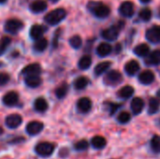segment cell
Segmentation results:
<instances>
[{
  "mask_svg": "<svg viewBox=\"0 0 160 159\" xmlns=\"http://www.w3.org/2000/svg\"><path fill=\"white\" fill-rule=\"evenodd\" d=\"M87 7L97 18H99V19L107 18L111 12L110 7L102 2L91 1L88 3Z\"/></svg>",
  "mask_w": 160,
  "mask_h": 159,
  "instance_id": "1",
  "label": "cell"
},
{
  "mask_svg": "<svg viewBox=\"0 0 160 159\" xmlns=\"http://www.w3.org/2000/svg\"><path fill=\"white\" fill-rule=\"evenodd\" d=\"M66 16H67V11L64 8L59 7L47 13L44 17V20L47 23L51 25H55L61 22L66 18Z\"/></svg>",
  "mask_w": 160,
  "mask_h": 159,
  "instance_id": "2",
  "label": "cell"
},
{
  "mask_svg": "<svg viewBox=\"0 0 160 159\" xmlns=\"http://www.w3.org/2000/svg\"><path fill=\"white\" fill-rule=\"evenodd\" d=\"M125 22L123 21H120L116 25H112L107 29H104L101 33V36L104 39L108 40V41H113L115 40L118 36H119V32L120 30L124 27Z\"/></svg>",
  "mask_w": 160,
  "mask_h": 159,
  "instance_id": "3",
  "label": "cell"
},
{
  "mask_svg": "<svg viewBox=\"0 0 160 159\" xmlns=\"http://www.w3.org/2000/svg\"><path fill=\"white\" fill-rule=\"evenodd\" d=\"M54 150H55V145L53 143L48 142H39L35 147L36 154L41 157H44V158L51 157L53 154Z\"/></svg>",
  "mask_w": 160,
  "mask_h": 159,
  "instance_id": "4",
  "label": "cell"
},
{
  "mask_svg": "<svg viewBox=\"0 0 160 159\" xmlns=\"http://www.w3.org/2000/svg\"><path fill=\"white\" fill-rule=\"evenodd\" d=\"M104 83L109 86H115L123 82V75L118 70H109L104 76Z\"/></svg>",
  "mask_w": 160,
  "mask_h": 159,
  "instance_id": "5",
  "label": "cell"
},
{
  "mask_svg": "<svg viewBox=\"0 0 160 159\" xmlns=\"http://www.w3.org/2000/svg\"><path fill=\"white\" fill-rule=\"evenodd\" d=\"M23 27V23L18 19H9L6 22L4 25V29L7 33L9 34H17Z\"/></svg>",
  "mask_w": 160,
  "mask_h": 159,
  "instance_id": "6",
  "label": "cell"
},
{
  "mask_svg": "<svg viewBox=\"0 0 160 159\" xmlns=\"http://www.w3.org/2000/svg\"><path fill=\"white\" fill-rule=\"evenodd\" d=\"M22 118L18 113L9 114L5 119V124H6L7 127L9 129H15V128L19 127L22 125Z\"/></svg>",
  "mask_w": 160,
  "mask_h": 159,
  "instance_id": "7",
  "label": "cell"
},
{
  "mask_svg": "<svg viewBox=\"0 0 160 159\" xmlns=\"http://www.w3.org/2000/svg\"><path fill=\"white\" fill-rule=\"evenodd\" d=\"M44 128V124L39 121H32L27 124L25 131L29 136H36L39 134Z\"/></svg>",
  "mask_w": 160,
  "mask_h": 159,
  "instance_id": "8",
  "label": "cell"
},
{
  "mask_svg": "<svg viewBox=\"0 0 160 159\" xmlns=\"http://www.w3.org/2000/svg\"><path fill=\"white\" fill-rule=\"evenodd\" d=\"M40 73H41V66L38 63L29 64L26 67H24L23 69L22 70V75H23L24 77L39 76Z\"/></svg>",
  "mask_w": 160,
  "mask_h": 159,
  "instance_id": "9",
  "label": "cell"
},
{
  "mask_svg": "<svg viewBox=\"0 0 160 159\" xmlns=\"http://www.w3.org/2000/svg\"><path fill=\"white\" fill-rule=\"evenodd\" d=\"M155 73L150 70V69H145L143 71H142L140 74H139V77H138V80L139 82L143 84V85H149L151 83H153V82L155 81Z\"/></svg>",
  "mask_w": 160,
  "mask_h": 159,
  "instance_id": "10",
  "label": "cell"
},
{
  "mask_svg": "<svg viewBox=\"0 0 160 159\" xmlns=\"http://www.w3.org/2000/svg\"><path fill=\"white\" fill-rule=\"evenodd\" d=\"M92 100L89 97H81L77 101V109L81 113H87L92 110Z\"/></svg>",
  "mask_w": 160,
  "mask_h": 159,
  "instance_id": "11",
  "label": "cell"
},
{
  "mask_svg": "<svg viewBox=\"0 0 160 159\" xmlns=\"http://www.w3.org/2000/svg\"><path fill=\"white\" fill-rule=\"evenodd\" d=\"M2 101H3L4 105H6V106L13 107L19 102V95L15 91H9L4 95Z\"/></svg>",
  "mask_w": 160,
  "mask_h": 159,
  "instance_id": "12",
  "label": "cell"
},
{
  "mask_svg": "<svg viewBox=\"0 0 160 159\" xmlns=\"http://www.w3.org/2000/svg\"><path fill=\"white\" fill-rule=\"evenodd\" d=\"M146 38L152 43H160V25H155L146 31Z\"/></svg>",
  "mask_w": 160,
  "mask_h": 159,
  "instance_id": "13",
  "label": "cell"
},
{
  "mask_svg": "<svg viewBox=\"0 0 160 159\" xmlns=\"http://www.w3.org/2000/svg\"><path fill=\"white\" fill-rule=\"evenodd\" d=\"M119 13L126 18H129L134 14V4L130 1L123 2L119 7Z\"/></svg>",
  "mask_w": 160,
  "mask_h": 159,
  "instance_id": "14",
  "label": "cell"
},
{
  "mask_svg": "<svg viewBox=\"0 0 160 159\" xmlns=\"http://www.w3.org/2000/svg\"><path fill=\"white\" fill-rule=\"evenodd\" d=\"M130 108L132 111V113L135 115L140 114L143 109H144V101L142 97H134L131 100V104H130Z\"/></svg>",
  "mask_w": 160,
  "mask_h": 159,
  "instance_id": "15",
  "label": "cell"
},
{
  "mask_svg": "<svg viewBox=\"0 0 160 159\" xmlns=\"http://www.w3.org/2000/svg\"><path fill=\"white\" fill-rule=\"evenodd\" d=\"M140 70V64L136 60H129L125 65V71L128 76H135Z\"/></svg>",
  "mask_w": 160,
  "mask_h": 159,
  "instance_id": "16",
  "label": "cell"
},
{
  "mask_svg": "<svg viewBox=\"0 0 160 159\" xmlns=\"http://www.w3.org/2000/svg\"><path fill=\"white\" fill-rule=\"evenodd\" d=\"M145 64L147 66H158L160 65V50H155L145 57Z\"/></svg>",
  "mask_w": 160,
  "mask_h": 159,
  "instance_id": "17",
  "label": "cell"
},
{
  "mask_svg": "<svg viewBox=\"0 0 160 159\" xmlns=\"http://www.w3.org/2000/svg\"><path fill=\"white\" fill-rule=\"evenodd\" d=\"M49 108V104L47 102V100L40 97H38L35 101H34V109L36 112H40V113H43L45 112Z\"/></svg>",
  "mask_w": 160,
  "mask_h": 159,
  "instance_id": "18",
  "label": "cell"
},
{
  "mask_svg": "<svg viewBox=\"0 0 160 159\" xmlns=\"http://www.w3.org/2000/svg\"><path fill=\"white\" fill-rule=\"evenodd\" d=\"M44 31H45L44 26H42L40 24H34L30 28L29 35H30L31 38H33L35 40H38V39L42 37V35H43Z\"/></svg>",
  "mask_w": 160,
  "mask_h": 159,
  "instance_id": "19",
  "label": "cell"
},
{
  "mask_svg": "<svg viewBox=\"0 0 160 159\" xmlns=\"http://www.w3.org/2000/svg\"><path fill=\"white\" fill-rule=\"evenodd\" d=\"M112 66V63L110 61H104V62H101L99 64H98L96 67H95V69H94V73L96 76H101L102 74H106L107 71H109V68L111 67Z\"/></svg>",
  "mask_w": 160,
  "mask_h": 159,
  "instance_id": "20",
  "label": "cell"
},
{
  "mask_svg": "<svg viewBox=\"0 0 160 159\" xmlns=\"http://www.w3.org/2000/svg\"><path fill=\"white\" fill-rule=\"evenodd\" d=\"M112 47L108 42H102L97 48V53L100 57L108 56L112 52Z\"/></svg>",
  "mask_w": 160,
  "mask_h": 159,
  "instance_id": "21",
  "label": "cell"
},
{
  "mask_svg": "<svg viewBox=\"0 0 160 159\" xmlns=\"http://www.w3.org/2000/svg\"><path fill=\"white\" fill-rule=\"evenodd\" d=\"M47 8V2L45 0H36L30 5V9L34 13H40Z\"/></svg>",
  "mask_w": 160,
  "mask_h": 159,
  "instance_id": "22",
  "label": "cell"
},
{
  "mask_svg": "<svg viewBox=\"0 0 160 159\" xmlns=\"http://www.w3.org/2000/svg\"><path fill=\"white\" fill-rule=\"evenodd\" d=\"M134 53L139 57H147L150 53V47L146 43H141L134 48Z\"/></svg>",
  "mask_w": 160,
  "mask_h": 159,
  "instance_id": "23",
  "label": "cell"
},
{
  "mask_svg": "<svg viewBox=\"0 0 160 159\" xmlns=\"http://www.w3.org/2000/svg\"><path fill=\"white\" fill-rule=\"evenodd\" d=\"M134 94V88L130 85L123 86L117 93V96L122 99H128Z\"/></svg>",
  "mask_w": 160,
  "mask_h": 159,
  "instance_id": "24",
  "label": "cell"
},
{
  "mask_svg": "<svg viewBox=\"0 0 160 159\" xmlns=\"http://www.w3.org/2000/svg\"><path fill=\"white\" fill-rule=\"evenodd\" d=\"M107 144V141L104 137L102 136H95L92 138L91 140V145L93 148L97 149V150H100L103 149Z\"/></svg>",
  "mask_w": 160,
  "mask_h": 159,
  "instance_id": "25",
  "label": "cell"
},
{
  "mask_svg": "<svg viewBox=\"0 0 160 159\" xmlns=\"http://www.w3.org/2000/svg\"><path fill=\"white\" fill-rule=\"evenodd\" d=\"M41 78L39 76H27L24 77L25 85L30 88H37L41 84Z\"/></svg>",
  "mask_w": 160,
  "mask_h": 159,
  "instance_id": "26",
  "label": "cell"
},
{
  "mask_svg": "<svg viewBox=\"0 0 160 159\" xmlns=\"http://www.w3.org/2000/svg\"><path fill=\"white\" fill-rule=\"evenodd\" d=\"M160 109V99L158 97H151L148 103V113L156 114Z\"/></svg>",
  "mask_w": 160,
  "mask_h": 159,
  "instance_id": "27",
  "label": "cell"
},
{
  "mask_svg": "<svg viewBox=\"0 0 160 159\" xmlns=\"http://www.w3.org/2000/svg\"><path fill=\"white\" fill-rule=\"evenodd\" d=\"M89 84V80L84 77V76H81V77H78L74 82H73V86L76 90L78 91H81V90H83L85 89Z\"/></svg>",
  "mask_w": 160,
  "mask_h": 159,
  "instance_id": "28",
  "label": "cell"
},
{
  "mask_svg": "<svg viewBox=\"0 0 160 159\" xmlns=\"http://www.w3.org/2000/svg\"><path fill=\"white\" fill-rule=\"evenodd\" d=\"M92 65V58L90 55H83L78 62V67L82 70L88 69Z\"/></svg>",
  "mask_w": 160,
  "mask_h": 159,
  "instance_id": "29",
  "label": "cell"
},
{
  "mask_svg": "<svg viewBox=\"0 0 160 159\" xmlns=\"http://www.w3.org/2000/svg\"><path fill=\"white\" fill-rule=\"evenodd\" d=\"M48 47V40L45 37H41L38 40H36L34 44V50L38 52H44Z\"/></svg>",
  "mask_w": 160,
  "mask_h": 159,
  "instance_id": "30",
  "label": "cell"
},
{
  "mask_svg": "<svg viewBox=\"0 0 160 159\" xmlns=\"http://www.w3.org/2000/svg\"><path fill=\"white\" fill-rule=\"evenodd\" d=\"M150 146L154 153L160 154V136L155 135L152 137L151 142H150Z\"/></svg>",
  "mask_w": 160,
  "mask_h": 159,
  "instance_id": "31",
  "label": "cell"
},
{
  "mask_svg": "<svg viewBox=\"0 0 160 159\" xmlns=\"http://www.w3.org/2000/svg\"><path fill=\"white\" fill-rule=\"evenodd\" d=\"M68 91V84H67V83H63V84H61L59 87L56 88V90H55V96H56L57 98L62 99V98H64V97L67 96Z\"/></svg>",
  "mask_w": 160,
  "mask_h": 159,
  "instance_id": "32",
  "label": "cell"
},
{
  "mask_svg": "<svg viewBox=\"0 0 160 159\" xmlns=\"http://www.w3.org/2000/svg\"><path fill=\"white\" fill-rule=\"evenodd\" d=\"M130 120H131V114L128 112H122L117 115V121L119 124L125 125L129 123Z\"/></svg>",
  "mask_w": 160,
  "mask_h": 159,
  "instance_id": "33",
  "label": "cell"
},
{
  "mask_svg": "<svg viewBox=\"0 0 160 159\" xmlns=\"http://www.w3.org/2000/svg\"><path fill=\"white\" fill-rule=\"evenodd\" d=\"M69 44L73 49H79V48L82 47V37L80 36L75 35V36H73V37H71L69 38Z\"/></svg>",
  "mask_w": 160,
  "mask_h": 159,
  "instance_id": "34",
  "label": "cell"
},
{
  "mask_svg": "<svg viewBox=\"0 0 160 159\" xmlns=\"http://www.w3.org/2000/svg\"><path fill=\"white\" fill-rule=\"evenodd\" d=\"M88 147H89V142L86 140H81L74 144V149L79 152L85 151L88 149Z\"/></svg>",
  "mask_w": 160,
  "mask_h": 159,
  "instance_id": "35",
  "label": "cell"
},
{
  "mask_svg": "<svg viewBox=\"0 0 160 159\" xmlns=\"http://www.w3.org/2000/svg\"><path fill=\"white\" fill-rule=\"evenodd\" d=\"M139 17H140L142 21L148 22V21H150V19H151V17H152V10H151L150 8H148V7H144V8H142V9L140 11Z\"/></svg>",
  "mask_w": 160,
  "mask_h": 159,
  "instance_id": "36",
  "label": "cell"
},
{
  "mask_svg": "<svg viewBox=\"0 0 160 159\" xmlns=\"http://www.w3.org/2000/svg\"><path fill=\"white\" fill-rule=\"evenodd\" d=\"M10 42H11V39L8 37H3L1 38V40H0V55H2L6 52V50L9 46Z\"/></svg>",
  "mask_w": 160,
  "mask_h": 159,
  "instance_id": "37",
  "label": "cell"
},
{
  "mask_svg": "<svg viewBox=\"0 0 160 159\" xmlns=\"http://www.w3.org/2000/svg\"><path fill=\"white\" fill-rule=\"evenodd\" d=\"M105 105H106L107 110L109 111V113L111 115H113L114 113H116V112L121 108V104L113 103V102H106Z\"/></svg>",
  "mask_w": 160,
  "mask_h": 159,
  "instance_id": "38",
  "label": "cell"
},
{
  "mask_svg": "<svg viewBox=\"0 0 160 159\" xmlns=\"http://www.w3.org/2000/svg\"><path fill=\"white\" fill-rule=\"evenodd\" d=\"M9 75L5 72H0V85H5L9 82Z\"/></svg>",
  "mask_w": 160,
  "mask_h": 159,
  "instance_id": "39",
  "label": "cell"
},
{
  "mask_svg": "<svg viewBox=\"0 0 160 159\" xmlns=\"http://www.w3.org/2000/svg\"><path fill=\"white\" fill-rule=\"evenodd\" d=\"M59 36H60V29H58L56 31L55 35H54V38H53V47L54 48H56L57 45H58V37H59Z\"/></svg>",
  "mask_w": 160,
  "mask_h": 159,
  "instance_id": "40",
  "label": "cell"
},
{
  "mask_svg": "<svg viewBox=\"0 0 160 159\" xmlns=\"http://www.w3.org/2000/svg\"><path fill=\"white\" fill-rule=\"evenodd\" d=\"M121 49H122L121 45H120V44H117V45H116V52L118 53V52H119L121 51Z\"/></svg>",
  "mask_w": 160,
  "mask_h": 159,
  "instance_id": "41",
  "label": "cell"
},
{
  "mask_svg": "<svg viewBox=\"0 0 160 159\" xmlns=\"http://www.w3.org/2000/svg\"><path fill=\"white\" fill-rule=\"evenodd\" d=\"M151 0H141V2H142V3H144V4H146V3H149Z\"/></svg>",
  "mask_w": 160,
  "mask_h": 159,
  "instance_id": "42",
  "label": "cell"
},
{
  "mask_svg": "<svg viewBox=\"0 0 160 159\" xmlns=\"http://www.w3.org/2000/svg\"><path fill=\"white\" fill-rule=\"evenodd\" d=\"M157 96H158V98H160V89L158 91V93H157Z\"/></svg>",
  "mask_w": 160,
  "mask_h": 159,
  "instance_id": "43",
  "label": "cell"
},
{
  "mask_svg": "<svg viewBox=\"0 0 160 159\" xmlns=\"http://www.w3.org/2000/svg\"><path fill=\"white\" fill-rule=\"evenodd\" d=\"M3 132H4V130H3V128L0 127V135H1V134H3Z\"/></svg>",
  "mask_w": 160,
  "mask_h": 159,
  "instance_id": "44",
  "label": "cell"
},
{
  "mask_svg": "<svg viewBox=\"0 0 160 159\" xmlns=\"http://www.w3.org/2000/svg\"><path fill=\"white\" fill-rule=\"evenodd\" d=\"M51 2H52V3H56V2H58L59 0H50Z\"/></svg>",
  "mask_w": 160,
  "mask_h": 159,
  "instance_id": "45",
  "label": "cell"
},
{
  "mask_svg": "<svg viewBox=\"0 0 160 159\" xmlns=\"http://www.w3.org/2000/svg\"><path fill=\"white\" fill-rule=\"evenodd\" d=\"M7 0H0V4H4Z\"/></svg>",
  "mask_w": 160,
  "mask_h": 159,
  "instance_id": "46",
  "label": "cell"
},
{
  "mask_svg": "<svg viewBox=\"0 0 160 159\" xmlns=\"http://www.w3.org/2000/svg\"><path fill=\"white\" fill-rule=\"evenodd\" d=\"M1 66H2V63H0V67H1Z\"/></svg>",
  "mask_w": 160,
  "mask_h": 159,
  "instance_id": "47",
  "label": "cell"
},
{
  "mask_svg": "<svg viewBox=\"0 0 160 159\" xmlns=\"http://www.w3.org/2000/svg\"><path fill=\"white\" fill-rule=\"evenodd\" d=\"M159 15H160V11H159Z\"/></svg>",
  "mask_w": 160,
  "mask_h": 159,
  "instance_id": "48",
  "label": "cell"
},
{
  "mask_svg": "<svg viewBox=\"0 0 160 159\" xmlns=\"http://www.w3.org/2000/svg\"><path fill=\"white\" fill-rule=\"evenodd\" d=\"M159 122H160V121H159Z\"/></svg>",
  "mask_w": 160,
  "mask_h": 159,
  "instance_id": "49",
  "label": "cell"
}]
</instances>
